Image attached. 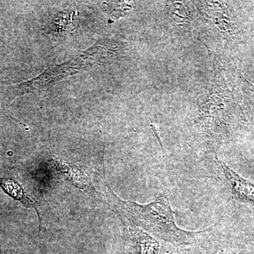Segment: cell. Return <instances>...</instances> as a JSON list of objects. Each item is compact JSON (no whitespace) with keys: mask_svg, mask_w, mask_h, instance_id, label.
<instances>
[{"mask_svg":"<svg viewBox=\"0 0 254 254\" xmlns=\"http://www.w3.org/2000/svg\"><path fill=\"white\" fill-rule=\"evenodd\" d=\"M105 182L108 201L136 228L143 229L145 232L175 247L192 245L205 233V231H186L177 226L170 200L165 193L148 204H138L120 198L112 190L108 182Z\"/></svg>","mask_w":254,"mask_h":254,"instance_id":"obj_1","label":"cell"},{"mask_svg":"<svg viewBox=\"0 0 254 254\" xmlns=\"http://www.w3.org/2000/svg\"><path fill=\"white\" fill-rule=\"evenodd\" d=\"M217 166L232 199L240 204L254 208V184L241 176L221 160L215 158Z\"/></svg>","mask_w":254,"mask_h":254,"instance_id":"obj_2","label":"cell"},{"mask_svg":"<svg viewBox=\"0 0 254 254\" xmlns=\"http://www.w3.org/2000/svg\"><path fill=\"white\" fill-rule=\"evenodd\" d=\"M160 252V243L154 237L136 227H130L127 254H159Z\"/></svg>","mask_w":254,"mask_h":254,"instance_id":"obj_3","label":"cell"},{"mask_svg":"<svg viewBox=\"0 0 254 254\" xmlns=\"http://www.w3.org/2000/svg\"><path fill=\"white\" fill-rule=\"evenodd\" d=\"M53 163L55 166H57L58 170L67 177L68 180L75 187L81 190L91 189L93 187L91 180L76 165L67 163L60 158H55Z\"/></svg>","mask_w":254,"mask_h":254,"instance_id":"obj_4","label":"cell"},{"mask_svg":"<svg viewBox=\"0 0 254 254\" xmlns=\"http://www.w3.org/2000/svg\"><path fill=\"white\" fill-rule=\"evenodd\" d=\"M0 187L4 190L5 193H7L14 199L21 202L26 208H33L36 210L38 218H39V231L41 232L42 225L41 213H40L36 203L26 194L21 185L13 179L0 178Z\"/></svg>","mask_w":254,"mask_h":254,"instance_id":"obj_5","label":"cell"},{"mask_svg":"<svg viewBox=\"0 0 254 254\" xmlns=\"http://www.w3.org/2000/svg\"><path fill=\"white\" fill-rule=\"evenodd\" d=\"M240 81L242 85V90L245 91V94L251 100V101L254 104V86L247 81V79L242 74L240 76Z\"/></svg>","mask_w":254,"mask_h":254,"instance_id":"obj_6","label":"cell"},{"mask_svg":"<svg viewBox=\"0 0 254 254\" xmlns=\"http://www.w3.org/2000/svg\"><path fill=\"white\" fill-rule=\"evenodd\" d=\"M159 254H190L189 251L186 249L182 248V247H170V249L165 251V252H162L161 253Z\"/></svg>","mask_w":254,"mask_h":254,"instance_id":"obj_7","label":"cell"},{"mask_svg":"<svg viewBox=\"0 0 254 254\" xmlns=\"http://www.w3.org/2000/svg\"><path fill=\"white\" fill-rule=\"evenodd\" d=\"M222 254H241L236 252H231V251H223Z\"/></svg>","mask_w":254,"mask_h":254,"instance_id":"obj_8","label":"cell"},{"mask_svg":"<svg viewBox=\"0 0 254 254\" xmlns=\"http://www.w3.org/2000/svg\"><path fill=\"white\" fill-rule=\"evenodd\" d=\"M0 254H1V252H0Z\"/></svg>","mask_w":254,"mask_h":254,"instance_id":"obj_9","label":"cell"}]
</instances>
